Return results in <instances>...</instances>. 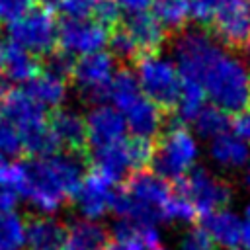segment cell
<instances>
[{"instance_id":"6da1fadb","label":"cell","mask_w":250,"mask_h":250,"mask_svg":"<svg viewBox=\"0 0 250 250\" xmlns=\"http://www.w3.org/2000/svg\"><path fill=\"white\" fill-rule=\"evenodd\" d=\"M172 61L184 82L197 84L213 105L240 113L250 102V64L203 29H186L172 43Z\"/></svg>"},{"instance_id":"7a4b0ae2","label":"cell","mask_w":250,"mask_h":250,"mask_svg":"<svg viewBox=\"0 0 250 250\" xmlns=\"http://www.w3.org/2000/svg\"><path fill=\"white\" fill-rule=\"evenodd\" d=\"M84 162L76 152H55L47 158L21 162L23 195L43 213H55L68 197H74L84 180Z\"/></svg>"},{"instance_id":"3957f363","label":"cell","mask_w":250,"mask_h":250,"mask_svg":"<svg viewBox=\"0 0 250 250\" xmlns=\"http://www.w3.org/2000/svg\"><path fill=\"white\" fill-rule=\"evenodd\" d=\"M174 197L168 182L154 172L141 170L129 176L123 189L115 193L113 213L119 219H131L139 225H150L168 221V207Z\"/></svg>"},{"instance_id":"277c9868","label":"cell","mask_w":250,"mask_h":250,"mask_svg":"<svg viewBox=\"0 0 250 250\" xmlns=\"http://www.w3.org/2000/svg\"><path fill=\"white\" fill-rule=\"evenodd\" d=\"M2 117L18 131L23 150L33 158H47L57 152L59 145L49 129L45 107H41L25 90L14 88L4 94Z\"/></svg>"},{"instance_id":"5b68a950","label":"cell","mask_w":250,"mask_h":250,"mask_svg":"<svg viewBox=\"0 0 250 250\" xmlns=\"http://www.w3.org/2000/svg\"><path fill=\"white\" fill-rule=\"evenodd\" d=\"M201 154L197 137L184 125L170 127L158 141L152 154L154 174L168 180H182L189 174Z\"/></svg>"},{"instance_id":"8992f818","label":"cell","mask_w":250,"mask_h":250,"mask_svg":"<svg viewBox=\"0 0 250 250\" xmlns=\"http://www.w3.org/2000/svg\"><path fill=\"white\" fill-rule=\"evenodd\" d=\"M135 78L141 92L158 107H174L182 92V76L172 57L162 53H145L135 64Z\"/></svg>"},{"instance_id":"52a82bcc","label":"cell","mask_w":250,"mask_h":250,"mask_svg":"<svg viewBox=\"0 0 250 250\" xmlns=\"http://www.w3.org/2000/svg\"><path fill=\"white\" fill-rule=\"evenodd\" d=\"M154 146L146 139H123L115 145L92 150L94 170L105 176L109 182H119L129 174L141 172L148 162H152Z\"/></svg>"},{"instance_id":"ba28073f","label":"cell","mask_w":250,"mask_h":250,"mask_svg":"<svg viewBox=\"0 0 250 250\" xmlns=\"http://www.w3.org/2000/svg\"><path fill=\"white\" fill-rule=\"evenodd\" d=\"M10 43L27 51L29 55H51L59 43V23L53 12L45 8H31L25 16L8 25Z\"/></svg>"},{"instance_id":"9c48e42d","label":"cell","mask_w":250,"mask_h":250,"mask_svg":"<svg viewBox=\"0 0 250 250\" xmlns=\"http://www.w3.org/2000/svg\"><path fill=\"white\" fill-rule=\"evenodd\" d=\"M178 193L193 207L197 215L225 209L232 197L230 186L205 168H193L178 182Z\"/></svg>"},{"instance_id":"30bf717a","label":"cell","mask_w":250,"mask_h":250,"mask_svg":"<svg viewBox=\"0 0 250 250\" xmlns=\"http://www.w3.org/2000/svg\"><path fill=\"white\" fill-rule=\"evenodd\" d=\"M109 41L107 27L92 16L64 18L59 23V47L68 57H86L104 51Z\"/></svg>"},{"instance_id":"8fae6325","label":"cell","mask_w":250,"mask_h":250,"mask_svg":"<svg viewBox=\"0 0 250 250\" xmlns=\"http://www.w3.org/2000/svg\"><path fill=\"white\" fill-rule=\"evenodd\" d=\"M117 68H115V59L111 57V53L100 51V53H92V55L76 59L72 64L70 78H72L76 92L82 98L96 102L107 96V90H109V84Z\"/></svg>"},{"instance_id":"7c38bea8","label":"cell","mask_w":250,"mask_h":250,"mask_svg":"<svg viewBox=\"0 0 250 250\" xmlns=\"http://www.w3.org/2000/svg\"><path fill=\"white\" fill-rule=\"evenodd\" d=\"M86 143L96 148H104L127 139V125L123 115L109 104H96L86 115Z\"/></svg>"},{"instance_id":"4fadbf2b","label":"cell","mask_w":250,"mask_h":250,"mask_svg":"<svg viewBox=\"0 0 250 250\" xmlns=\"http://www.w3.org/2000/svg\"><path fill=\"white\" fill-rule=\"evenodd\" d=\"M217 37L229 47L250 45V0H223L213 18Z\"/></svg>"},{"instance_id":"5bb4252c","label":"cell","mask_w":250,"mask_h":250,"mask_svg":"<svg viewBox=\"0 0 250 250\" xmlns=\"http://www.w3.org/2000/svg\"><path fill=\"white\" fill-rule=\"evenodd\" d=\"M115 193L117 191L113 188V182H109L105 176L92 170L90 174L84 176V180L74 195L76 207L84 219L96 221L113 209Z\"/></svg>"},{"instance_id":"9a60e30c","label":"cell","mask_w":250,"mask_h":250,"mask_svg":"<svg viewBox=\"0 0 250 250\" xmlns=\"http://www.w3.org/2000/svg\"><path fill=\"white\" fill-rule=\"evenodd\" d=\"M41 107H51V109H61L62 104L68 98V76L45 66L43 70H39L29 82H27V90H25Z\"/></svg>"},{"instance_id":"2e32d148","label":"cell","mask_w":250,"mask_h":250,"mask_svg":"<svg viewBox=\"0 0 250 250\" xmlns=\"http://www.w3.org/2000/svg\"><path fill=\"white\" fill-rule=\"evenodd\" d=\"M49 129L59 145L68 152H80L86 146V121L76 109L61 107L49 119Z\"/></svg>"},{"instance_id":"e0dca14e","label":"cell","mask_w":250,"mask_h":250,"mask_svg":"<svg viewBox=\"0 0 250 250\" xmlns=\"http://www.w3.org/2000/svg\"><path fill=\"white\" fill-rule=\"evenodd\" d=\"M121 115L125 119L127 131L137 139L150 141L154 135L160 133V129L164 125L162 107H158L154 102H150L145 94L139 100H135Z\"/></svg>"},{"instance_id":"ac0fdd59","label":"cell","mask_w":250,"mask_h":250,"mask_svg":"<svg viewBox=\"0 0 250 250\" xmlns=\"http://www.w3.org/2000/svg\"><path fill=\"white\" fill-rule=\"evenodd\" d=\"M209 158L221 170H242L250 162V146L234 133L225 131L209 141Z\"/></svg>"},{"instance_id":"d6986e66","label":"cell","mask_w":250,"mask_h":250,"mask_svg":"<svg viewBox=\"0 0 250 250\" xmlns=\"http://www.w3.org/2000/svg\"><path fill=\"white\" fill-rule=\"evenodd\" d=\"M68 242L66 227L51 217H33L25 225L27 250H62Z\"/></svg>"},{"instance_id":"ffe728a7","label":"cell","mask_w":250,"mask_h":250,"mask_svg":"<svg viewBox=\"0 0 250 250\" xmlns=\"http://www.w3.org/2000/svg\"><path fill=\"white\" fill-rule=\"evenodd\" d=\"M201 229L223 248H234L242 240V219L227 207L203 215Z\"/></svg>"},{"instance_id":"44dd1931","label":"cell","mask_w":250,"mask_h":250,"mask_svg":"<svg viewBox=\"0 0 250 250\" xmlns=\"http://www.w3.org/2000/svg\"><path fill=\"white\" fill-rule=\"evenodd\" d=\"M123 27L133 39L137 51L156 53V49L166 41V29L150 12L135 18H127V23Z\"/></svg>"},{"instance_id":"7402d4cb","label":"cell","mask_w":250,"mask_h":250,"mask_svg":"<svg viewBox=\"0 0 250 250\" xmlns=\"http://www.w3.org/2000/svg\"><path fill=\"white\" fill-rule=\"evenodd\" d=\"M2 72L10 82L23 84V82H29L39 72V66H37V61L33 55L8 43V45H4Z\"/></svg>"},{"instance_id":"603a6c76","label":"cell","mask_w":250,"mask_h":250,"mask_svg":"<svg viewBox=\"0 0 250 250\" xmlns=\"http://www.w3.org/2000/svg\"><path fill=\"white\" fill-rule=\"evenodd\" d=\"M141 96H143V92L135 78V72L133 70H117L109 84L105 98L109 100V105H113L119 113H123Z\"/></svg>"},{"instance_id":"cb8c5ba5","label":"cell","mask_w":250,"mask_h":250,"mask_svg":"<svg viewBox=\"0 0 250 250\" xmlns=\"http://www.w3.org/2000/svg\"><path fill=\"white\" fill-rule=\"evenodd\" d=\"M68 242L82 250H102L107 244V232L100 223L80 219L72 223L68 230Z\"/></svg>"},{"instance_id":"d4e9b609","label":"cell","mask_w":250,"mask_h":250,"mask_svg":"<svg viewBox=\"0 0 250 250\" xmlns=\"http://www.w3.org/2000/svg\"><path fill=\"white\" fill-rule=\"evenodd\" d=\"M152 16L160 21V25L168 29H182L189 20L188 0H154Z\"/></svg>"},{"instance_id":"484cf974","label":"cell","mask_w":250,"mask_h":250,"mask_svg":"<svg viewBox=\"0 0 250 250\" xmlns=\"http://www.w3.org/2000/svg\"><path fill=\"white\" fill-rule=\"evenodd\" d=\"M25 244V223L16 211H0V250H21Z\"/></svg>"},{"instance_id":"4316f807","label":"cell","mask_w":250,"mask_h":250,"mask_svg":"<svg viewBox=\"0 0 250 250\" xmlns=\"http://www.w3.org/2000/svg\"><path fill=\"white\" fill-rule=\"evenodd\" d=\"M229 125H230L229 123V113L223 111L221 107L213 105V104L211 105H205L199 111V115L193 119L195 133L201 135V137H205V139H209V141L213 137L229 131Z\"/></svg>"},{"instance_id":"83f0119b","label":"cell","mask_w":250,"mask_h":250,"mask_svg":"<svg viewBox=\"0 0 250 250\" xmlns=\"http://www.w3.org/2000/svg\"><path fill=\"white\" fill-rule=\"evenodd\" d=\"M205 107V94L197 84L184 82L182 92L178 96V102L174 105V111L180 121H191L199 115V111Z\"/></svg>"},{"instance_id":"f1b7e54d","label":"cell","mask_w":250,"mask_h":250,"mask_svg":"<svg viewBox=\"0 0 250 250\" xmlns=\"http://www.w3.org/2000/svg\"><path fill=\"white\" fill-rule=\"evenodd\" d=\"M109 49H111V57L115 59H133L139 51L133 43V39L129 37V33L125 31V27H119L115 29L111 35H109V41H107Z\"/></svg>"},{"instance_id":"f546056e","label":"cell","mask_w":250,"mask_h":250,"mask_svg":"<svg viewBox=\"0 0 250 250\" xmlns=\"http://www.w3.org/2000/svg\"><path fill=\"white\" fill-rule=\"evenodd\" d=\"M23 150L21 146V139L18 135V131L2 117L0 119V154L2 156H16Z\"/></svg>"},{"instance_id":"4dcf8cb0","label":"cell","mask_w":250,"mask_h":250,"mask_svg":"<svg viewBox=\"0 0 250 250\" xmlns=\"http://www.w3.org/2000/svg\"><path fill=\"white\" fill-rule=\"evenodd\" d=\"M223 0H188L189 6V18H193L197 23H213V18L217 10L221 8Z\"/></svg>"},{"instance_id":"1f68e13d","label":"cell","mask_w":250,"mask_h":250,"mask_svg":"<svg viewBox=\"0 0 250 250\" xmlns=\"http://www.w3.org/2000/svg\"><path fill=\"white\" fill-rule=\"evenodd\" d=\"M33 8V0H0V23L10 25Z\"/></svg>"},{"instance_id":"d6a6232c","label":"cell","mask_w":250,"mask_h":250,"mask_svg":"<svg viewBox=\"0 0 250 250\" xmlns=\"http://www.w3.org/2000/svg\"><path fill=\"white\" fill-rule=\"evenodd\" d=\"M182 250H215V242L201 227H193L184 234Z\"/></svg>"},{"instance_id":"836d02e7","label":"cell","mask_w":250,"mask_h":250,"mask_svg":"<svg viewBox=\"0 0 250 250\" xmlns=\"http://www.w3.org/2000/svg\"><path fill=\"white\" fill-rule=\"evenodd\" d=\"M94 20H98L102 25H111V23H115L117 21V18H119V8H117V4L113 2V0H102V2H96L94 4Z\"/></svg>"},{"instance_id":"e575fe53","label":"cell","mask_w":250,"mask_h":250,"mask_svg":"<svg viewBox=\"0 0 250 250\" xmlns=\"http://www.w3.org/2000/svg\"><path fill=\"white\" fill-rule=\"evenodd\" d=\"M119 8V14H125L127 18H135L141 14H148L154 0H113Z\"/></svg>"},{"instance_id":"d590c367","label":"cell","mask_w":250,"mask_h":250,"mask_svg":"<svg viewBox=\"0 0 250 250\" xmlns=\"http://www.w3.org/2000/svg\"><path fill=\"white\" fill-rule=\"evenodd\" d=\"M92 8H94V0H62L61 4V10L66 14V18L88 16Z\"/></svg>"},{"instance_id":"8d00e7d4","label":"cell","mask_w":250,"mask_h":250,"mask_svg":"<svg viewBox=\"0 0 250 250\" xmlns=\"http://www.w3.org/2000/svg\"><path fill=\"white\" fill-rule=\"evenodd\" d=\"M232 127H234V133L250 146V107L236 113V119H234Z\"/></svg>"},{"instance_id":"74e56055","label":"cell","mask_w":250,"mask_h":250,"mask_svg":"<svg viewBox=\"0 0 250 250\" xmlns=\"http://www.w3.org/2000/svg\"><path fill=\"white\" fill-rule=\"evenodd\" d=\"M102 250H145V244L141 238H113Z\"/></svg>"},{"instance_id":"f35d334b","label":"cell","mask_w":250,"mask_h":250,"mask_svg":"<svg viewBox=\"0 0 250 250\" xmlns=\"http://www.w3.org/2000/svg\"><path fill=\"white\" fill-rule=\"evenodd\" d=\"M16 199H18V191L0 188V211H14Z\"/></svg>"},{"instance_id":"ab89813d","label":"cell","mask_w":250,"mask_h":250,"mask_svg":"<svg viewBox=\"0 0 250 250\" xmlns=\"http://www.w3.org/2000/svg\"><path fill=\"white\" fill-rule=\"evenodd\" d=\"M242 244L246 250H250V203L244 209V219H242Z\"/></svg>"},{"instance_id":"60d3db41","label":"cell","mask_w":250,"mask_h":250,"mask_svg":"<svg viewBox=\"0 0 250 250\" xmlns=\"http://www.w3.org/2000/svg\"><path fill=\"white\" fill-rule=\"evenodd\" d=\"M39 4H41V8H45L49 12H55V10H61L62 0H39Z\"/></svg>"},{"instance_id":"b9f144b4","label":"cell","mask_w":250,"mask_h":250,"mask_svg":"<svg viewBox=\"0 0 250 250\" xmlns=\"http://www.w3.org/2000/svg\"><path fill=\"white\" fill-rule=\"evenodd\" d=\"M242 180H244L246 189L250 191V162H248V164H246V168H244V176H242Z\"/></svg>"},{"instance_id":"7bdbcfd3","label":"cell","mask_w":250,"mask_h":250,"mask_svg":"<svg viewBox=\"0 0 250 250\" xmlns=\"http://www.w3.org/2000/svg\"><path fill=\"white\" fill-rule=\"evenodd\" d=\"M62 250H82V248H78V246H76V244H72V242H66V246H64Z\"/></svg>"},{"instance_id":"ee69618b","label":"cell","mask_w":250,"mask_h":250,"mask_svg":"<svg viewBox=\"0 0 250 250\" xmlns=\"http://www.w3.org/2000/svg\"><path fill=\"white\" fill-rule=\"evenodd\" d=\"M2 102H4V92L0 88V119H2Z\"/></svg>"},{"instance_id":"f6af8a7d","label":"cell","mask_w":250,"mask_h":250,"mask_svg":"<svg viewBox=\"0 0 250 250\" xmlns=\"http://www.w3.org/2000/svg\"><path fill=\"white\" fill-rule=\"evenodd\" d=\"M2 55H4V45L0 41V70H2Z\"/></svg>"},{"instance_id":"bcb514c9","label":"cell","mask_w":250,"mask_h":250,"mask_svg":"<svg viewBox=\"0 0 250 250\" xmlns=\"http://www.w3.org/2000/svg\"><path fill=\"white\" fill-rule=\"evenodd\" d=\"M150 250H168V248H166V246H162V244H156V246H152Z\"/></svg>"},{"instance_id":"7dc6e473","label":"cell","mask_w":250,"mask_h":250,"mask_svg":"<svg viewBox=\"0 0 250 250\" xmlns=\"http://www.w3.org/2000/svg\"><path fill=\"white\" fill-rule=\"evenodd\" d=\"M96 2H102V0H94V4H96Z\"/></svg>"}]
</instances>
